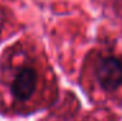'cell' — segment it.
I'll return each mask as SVG.
<instances>
[{"instance_id": "cell-1", "label": "cell", "mask_w": 122, "mask_h": 121, "mask_svg": "<svg viewBox=\"0 0 122 121\" xmlns=\"http://www.w3.org/2000/svg\"><path fill=\"white\" fill-rule=\"evenodd\" d=\"M56 94L55 74L38 47L17 42L3 53L0 109L4 113H33L51 104Z\"/></svg>"}, {"instance_id": "cell-2", "label": "cell", "mask_w": 122, "mask_h": 121, "mask_svg": "<svg viewBox=\"0 0 122 121\" xmlns=\"http://www.w3.org/2000/svg\"><path fill=\"white\" fill-rule=\"evenodd\" d=\"M83 83L94 96L122 99V53L99 48L88 55L83 68Z\"/></svg>"}, {"instance_id": "cell-3", "label": "cell", "mask_w": 122, "mask_h": 121, "mask_svg": "<svg viewBox=\"0 0 122 121\" xmlns=\"http://www.w3.org/2000/svg\"><path fill=\"white\" fill-rule=\"evenodd\" d=\"M64 121H110L103 116H97L94 113H79L77 116H73L70 119H66Z\"/></svg>"}]
</instances>
